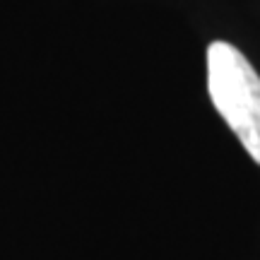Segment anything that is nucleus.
Wrapping results in <instances>:
<instances>
[{"mask_svg": "<svg viewBox=\"0 0 260 260\" xmlns=\"http://www.w3.org/2000/svg\"><path fill=\"white\" fill-rule=\"evenodd\" d=\"M207 92L243 149L260 164V75L226 41L207 46Z\"/></svg>", "mask_w": 260, "mask_h": 260, "instance_id": "1", "label": "nucleus"}]
</instances>
